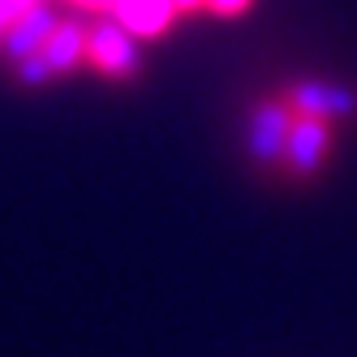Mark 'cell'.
<instances>
[{"instance_id":"6da1fadb","label":"cell","mask_w":357,"mask_h":357,"mask_svg":"<svg viewBox=\"0 0 357 357\" xmlns=\"http://www.w3.org/2000/svg\"><path fill=\"white\" fill-rule=\"evenodd\" d=\"M293 108L284 104V95L271 91L263 95L259 104L250 108V125H245V151H250V160L275 172L280 164H284V146H289V134H293Z\"/></svg>"},{"instance_id":"7a4b0ae2","label":"cell","mask_w":357,"mask_h":357,"mask_svg":"<svg viewBox=\"0 0 357 357\" xmlns=\"http://www.w3.org/2000/svg\"><path fill=\"white\" fill-rule=\"evenodd\" d=\"M280 95L293 108V116H314L331 125H344L357 116V86L336 78H293L280 86Z\"/></svg>"},{"instance_id":"3957f363","label":"cell","mask_w":357,"mask_h":357,"mask_svg":"<svg viewBox=\"0 0 357 357\" xmlns=\"http://www.w3.org/2000/svg\"><path fill=\"white\" fill-rule=\"evenodd\" d=\"M336 130H340V125H331V121L297 116L293 121V134H289V146H284V164H280V172H284L289 181H297V185L314 181V176L331 164V155H336Z\"/></svg>"},{"instance_id":"277c9868","label":"cell","mask_w":357,"mask_h":357,"mask_svg":"<svg viewBox=\"0 0 357 357\" xmlns=\"http://www.w3.org/2000/svg\"><path fill=\"white\" fill-rule=\"evenodd\" d=\"M86 61L99 65L108 78H134L138 65H142L138 39L121 22H99L95 31H86Z\"/></svg>"},{"instance_id":"5b68a950","label":"cell","mask_w":357,"mask_h":357,"mask_svg":"<svg viewBox=\"0 0 357 357\" xmlns=\"http://www.w3.org/2000/svg\"><path fill=\"white\" fill-rule=\"evenodd\" d=\"M56 26H61V17L39 0V5L22 9V13L13 17V26L5 31V39H0V43H5V52H9L13 65H17V61H26V56H39V52H43V43L52 39Z\"/></svg>"},{"instance_id":"8992f818","label":"cell","mask_w":357,"mask_h":357,"mask_svg":"<svg viewBox=\"0 0 357 357\" xmlns=\"http://www.w3.org/2000/svg\"><path fill=\"white\" fill-rule=\"evenodd\" d=\"M112 13L134 39H155V35H164L172 26L176 5L172 0H116Z\"/></svg>"},{"instance_id":"52a82bcc","label":"cell","mask_w":357,"mask_h":357,"mask_svg":"<svg viewBox=\"0 0 357 357\" xmlns=\"http://www.w3.org/2000/svg\"><path fill=\"white\" fill-rule=\"evenodd\" d=\"M82 56H86V31L78 22H61L52 31V39L43 43V61L52 65V73H69Z\"/></svg>"},{"instance_id":"ba28073f","label":"cell","mask_w":357,"mask_h":357,"mask_svg":"<svg viewBox=\"0 0 357 357\" xmlns=\"http://www.w3.org/2000/svg\"><path fill=\"white\" fill-rule=\"evenodd\" d=\"M47 78H56V73H52V65L43 61V52H39V56H26V61H17V82L39 86V82H47Z\"/></svg>"},{"instance_id":"9c48e42d","label":"cell","mask_w":357,"mask_h":357,"mask_svg":"<svg viewBox=\"0 0 357 357\" xmlns=\"http://www.w3.org/2000/svg\"><path fill=\"white\" fill-rule=\"evenodd\" d=\"M250 5H254V0H207V9L220 13V17H241Z\"/></svg>"},{"instance_id":"30bf717a","label":"cell","mask_w":357,"mask_h":357,"mask_svg":"<svg viewBox=\"0 0 357 357\" xmlns=\"http://www.w3.org/2000/svg\"><path fill=\"white\" fill-rule=\"evenodd\" d=\"M13 17H17V9H13V5H5V0H0V39H5V31L13 26Z\"/></svg>"},{"instance_id":"8fae6325","label":"cell","mask_w":357,"mask_h":357,"mask_svg":"<svg viewBox=\"0 0 357 357\" xmlns=\"http://www.w3.org/2000/svg\"><path fill=\"white\" fill-rule=\"evenodd\" d=\"M176 13H198V9H207V0H172Z\"/></svg>"},{"instance_id":"7c38bea8","label":"cell","mask_w":357,"mask_h":357,"mask_svg":"<svg viewBox=\"0 0 357 357\" xmlns=\"http://www.w3.org/2000/svg\"><path fill=\"white\" fill-rule=\"evenodd\" d=\"M73 5H86V9H112L116 0H73Z\"/></svg>"}]
</instances>
